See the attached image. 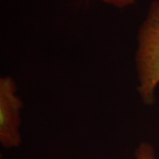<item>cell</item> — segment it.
<instances>
[{
  "label": "cell",
  "mask_w": 159,
  "mask_h": 159,
  "mask_svg": "<svg viewBox=\"0 0 159 159\" xmlns=\"http://www.w3.org/2000/svg\"><path fill=\"white\" fill-rule=\"evenodd\" d=\"M135 68L137 93L143 104L153 105L159 86V0L150 4L138 29Z\"/></svg>",
  "instance_id": "cell-1"
},
{
  "label": "cell",
  "mask_w": 159,
  "mask_h": 159,
  "mask_svg": "<svg viewBox=\"0 0 159 159\" xmlns=\"http://www.w3.org/2000/svg\"><path fill=\"white\" fill-rule=\"evenodd\" d=\"M23 102L18 96L17 84L11 76L0 78V144L6 149L20 147L22 136L21 109Z\"/></svg>",
  "instance_id": "cell-2"
},
{
  "label": "cell",
  "mask_w": 159,
  "mask_h": 159,
  "mask_svg": "<svg viewBox=\"0 0 159 159\" xmlns=\"http://www.w3.org/2000/svg\"><path fill=\"white\" fill-rule=\"evenodd\" d=\"M135 159H157L154 147L147 142H142L135 149Z\"/></svg>",
  "instance_id": "cell-3"
},
{
  "label": "cell",
  "mask_w": 159,
  "mask_h": 159,
  "mask_svg": "<svg viewBox=\"0 0 159 159\" xmlns=\"http://www.w3.org/2000/svg\"><path fill=\"white\" fill-rule=\"evenodd\" d=\"M99 1L118 9H125L127 7L133 6L136 3V0H99Z\"/></svg>",
  "instance_id": "cell-4"
}]
</instances>
